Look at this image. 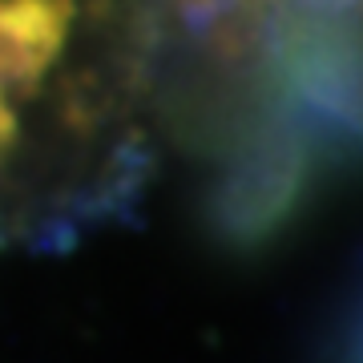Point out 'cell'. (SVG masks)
I'll return each mask as SVG.
<instances>
[{
    "instance_id": "cell-4",
    "label": "cell",
    "mask_w": 363,
    "mask_h": 363,
    "mask_svg": "<svg viewBox=\"0 0 363 363\" xmlns=\"http://www.w3.org/2000/svg\"><path fill=\"white\" fill-rule=\"evenodd\" d=\"M351 363H363V327H359V335H355V351H351Z\"/></svg>"
},
{
    "instance_id": "cell-2",
    "label": "cell",
    "mask_w": 363,
    "mask_h": 363,
    "mask_svg": "<svg viewBox=\"0 0 363 363\" xmlns=\"http://www.w3.org/2000/svg\"><path fill=\"white\" fill-rule=\"evenodd\" d=\"M327 145L279 85V97L222 145L226 157L210 194L214 226L230 242H262L274 234L298 210Z\"/></svg>"
},
{
    "instance_id": "cell-3",
    "label": "cell",
    "mask_w": 363,
    "mask_h": 363,
    "mask_svg": "<svg viewBox=\"0 0 363 363\" xmlns=\"http://www.w3.org/2000/svg\"><path fill=\"white\" fill-rule=\"evenodd\" d=\"M283 9L303 16H323V21H347L363 25V0H279Z\"/></svg>"
},
{
    "instance_id": "cell-1",
    "label": "cell",
    "mask_w": 363,
    "mask_h": 363,
    "mask_svg": "<svg viewBox=\"0 0 363 363\" xmlns=\"http://www.w3.org/2000/svg\"><path fill=\"white\" fill-rule=\"evenodd\" d=\"M166 101V0H0V247L125 206Z\"/></svg>"
}]
</instances>
